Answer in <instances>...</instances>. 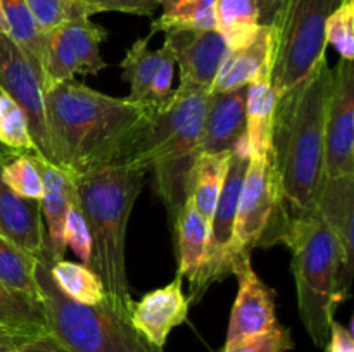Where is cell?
<instances>
[{"instance_id":"6da1fadb","label":"cell","mask_w":354,"mask_h":352,"mask_svg":"<svg viewBox=\"0 0 354 352\" xmlns=\"http://www.w3.org/2000/svg\"><path fill=\"white\" fill-rule=\"evenodd\" d=\"M332 68L325 55L299 86L277 100L268 159L277 190V217L265 247L280 242L290 219L317 209L325 183V114Z\"/></svg>"},{"instance_id":"7a4b0ae2","label":"cell","mask_w":354,"mask_h":352,"mask_svg":"<svg viewBox=\"0 0 354 352\" xmlns=\"http://www.w3.org/2000/svg\"><path fill=\"white\" fill-rule=\"evenodd\" d=\"M44 99L52 162L73 178L120 162L152 114L76 81L48 86Z\"/></svg>"},{"instance_id":"3957f363","label":"cell","mask_w":354,"mask_h":352,"mask_svg":"<svg viewBox=\"0 0 354 352\" xmlns=\"http://www.w3.org/2000/svg\"><path fill=\"white\" fill-rule=\"evenodd\" d=\"M147 171L114 162L75 179L78 209L88 226L92 252L88 268L100 278L109 306L130 317L133 299L127 275V226Z\"/></svg>"},{"instance_id":"277c9868","label":"cell","mask_w":354,"mask_h":352,"mask_svg":"<svg viewBox=\"0 0 354 352\" xmlns=\"http://www.w3.org/2000/svg\"><path fill=\"white\" fill-rule=\"evenodd\" d=\"M209 99L211 93L175 90L171 100L151 114L120 161L152 171L158 195L173 224L185 204L189 175L201 155V133Z\"/></svg>"},{"instance_id":"5b68a950","label":"cell","mask_w":354,"mask_h":352,"mask_svg":"<svg viewBox=\"0 0 354 352\" xmlns=\"http://www.w3.org/2000/svg\"><path fill=\"white\" fill-rule=\"evenodd\" d=\"M47 242L35 266V282L40 293L47 333L40 342L47 352H162L142 337L130 317L109 306L83 304L66 295L50 275L52 264Z\"/></svg>"},{"instance_id":"8992f818","label":"cell","mask_w":354,"mask_h":352,"mask_svg":"<svg viewBox=\"0 0 354 352\" xmlns=\"http://www.w3.org/2000/svg\"><path fill=\"white\" fill-rule=\"evenodd\" d=\"M280 242L292 252L297 311L308 335L318 347H325L335 311L346 297L342 290L344 254L324 217L313 211L290 219Z\"/></svg>"},{"instance_id":"52a82bcc","label":"cell","mask_w":354,"mask_h":352,"mask_svg":"<svg viewBox=\"0 0 354 352\" xmlns=\"http://www.w3.org/2000/svg\"><path fill=\"white\" fill-rule=\"evenodd\" d=\"M342 0H282L270 23V81L282 99L327 55L325 24Z\"/></svg>"},{"instance_id":"ba28073f","label":"cell","mask_w":354,"mask_h":352,"mask_svg":"<svg viewBox=\"0 0 354 352\" xmlns=\"http://www.w3.org/2000/svg\"><path fill=\"white\" fill-rule=\"evenodd\" d=\"M248 164L249 147L248 138L244 135L230 154L223 188L218 197L209 223L206 259H204V264L197 278L190 283L192 293H190L189 300H194V302H197L206 293L209 285L221 282L228 275H232V242H234L235 216H237L239 195H241Z\"/></svg>"},{"instance_id":"9c48e42d","label":"cell","mask_w":354,"mask_h":352,"mask_svg":"<svg viewBox=\"0 0 354 352\" xmlns=\"http://www.w3.org/2000/svg\"><path fill=\"white\" fill-rule=\"evenodd\" d=\"M107 31L90 17L68 21L47 35V47L41 71L44 92L57 83L73 81L76 75H97L107 68L100 55V43Z\"/></svg>"},{"instance_id":"30bf717a","label":"cell","mask_w":354,"mask_h":352,"mask_svg":"<svg viewBox=\"0 0 354 352\" xmlns=\"http://www.w3.org/2000/svg\"><path fill=\"white\" fill-rule=\"evenodd\" d=\"M277 207L279 204L270 159H249L235 216L232 266L237 259L251 255L256 247H265L277 217Z\"/></svg>"},{"instance_id":"8fae6325","label":"cell","mask_w":354,"mask_h":352,"mask_svg":"<svg viewBox=\"0 0 354 352\" xmlns=\"http://www.w3.org/2000/svg\"><path fill=\"white\" fill-rule=\"evenodd\" d=\"M0 90L26 114L38 157L54 166L45 130L44 72L7 33H0Z\"/></svg>"},{"instance_id":"7c38bea8","label":"cell","mask_w":354,"mask_h":352,"mask_svg":"<svg viewBox=\"0 0 354 352\" xmlns=\"http://www.w3.org/2000/svg\"><path fill=\"white\" fill-rule=\"evenodd\" d=\"M354 176V64L341 59L332 68L325 114V178Z\"/></svg>"},{"instance_id":"4fadbf2b","label":"cell","mask_w":354,"mask_h":352,"mask_svg":"<svg viewBox=\"0 0 354 352\" xmlns=\"http://www.w3.org/2000/svg\"><path fill=\"white\" fill-rule=\"evenodd\" d=\"M151 37L138 38L128 48L121 62V78L130 85L128 99L154 113L171 100L176 62L175 52L166 40L161 48L151 50Z\"/></svg>"},{"instance_id":"5bb4252c","label":"cell","mask_w":354,"mask_h":352,"mask_svg":"<svg viewBox=\"0 0 354 352\" xmlns=\"http://www.w3.org/2000/svg\"><path fill=\"white\" fill-rule=\"evenodd\" d=\"M237 276L239 292L228 321L225 345L270 331L279 324L275 313V292L252 269L251 255L237 259L232 266Z\"/></svg>"},{"instance_id":"9a60e30c","label":"cell","mask_w":354,"mask_h":352,"mask_svg":"<svg viewBox=\"0 0 354 352\" xmlns=\"http://www.w3.org/2000/svg\"><path fill=\"white\" fill-rule=\"evenodd\" d=\"M166 41L175 52L180 68V92L211 93L220 66L228 54V45L216 30L171 31Z\"/></svg>"},{"instance_id":"2e32d148","label":"cell","mask_w":354,"mask_h":352,"mask_svg":"<svg viewBox=\"0 0 354 352\" xmlns=\"http://www.w3.org/2000/svg\"><path fill=\"white\" fill-rule=\"evenodd\" d=\"M182 286L183 276L178 273L168 285L152 290L138 302H133L130 313L131 324L154 347H165L173 328L183 324L189 317L190 300Z\"/></svg>"},{"instance_id":"e0dca14e","label":"cell","mask_w":354,"mask_h":352,"mask_svg":"<svg viewBox=\"0 0 354 352\" xmlns=\"http://www.w3.org/2000/svg\"><path fill=\"white\" fill-rule=\"evenodd\" d=\"M315 211L324 217L341 245L344 254L342 290L349 297L354 273V176L325 178Z\"/></svg>"},{"instance_id":"ac0fdd59","label":"cell","mask_w":354,"mask_h":352,"mask_svg":"<svg viewBox=\"0 0 354 352\" xmlns=\"http://www.w3.org/2000/svg\"><path fill=\"white\" fill-rule=\"evenodd\" d=\"M248 86L228 93H211L201 133V154L232 152L245 135Z\"/></svg>"},{"instance_id":"d6986e66","label":"cell","mask_w":354,"mask_h":352,"mask_svg":"<svg viewBox=\"0 0 354 352\" xmlns=\"http://www.w3.org/2000/svg\"><path fill=\"white\" fill-rule=\"evenodd\" d=\"M38 168L41 173L44 193L40 199L41 217H45L47 230H45V242L52 261L64 259L66 244L62 238L66 214L71 207H78V195H76L75 179L62 169L48 164L47 161L37 155Z\"/></svg>"},{"instance_id":"ffe728a7","label":"cell","mask_w":354,"mask_h":352,"mask_svg":"<svg viewBox=\"0 0 354 352\" xmlns=\"http://www.w3.org/2000/svg\"><path fill=\"white\" fill-rule=\"evenodd\" d=\"M0 233L37 257L45 245L40 200L16 195L0 182Z\"/></svg>"},{"instance_id":"44dd1931","label":"cell","mask_w":354,"mask_h":352,"mask_svg":"<svg viewBox=\"0 0 354 352\" xmlns=\"http://www.w3.org/2000/svg\"><path fill=\"white\" fill-rule=\"evenodd\" d=\"M277 100L279 99L270 81V66H266L248 85L245 138H248L249 159L268 157Z\"/></svg>"},{"instance_id":"7402d4cb","label":"cell","mask_w":354,"mask_h":352,"mask_svg":"<svg viewBox=\"0 0 354 352\" xmlns=\"http://www.w3.org/2000/svg\"><path fill=\"white\" fill-rule=\"evenodd\" d=\"M272 31L261 26L254 38L241 48L228 50L220 66L211 93H228L248 86L266 66H270Z\"/></svg>"},{"instance_id":"603a6c76","label":"cell","mask_w":354,"mask_h":352,"mask_svg":"<svg viewBox=\"0 0 354 352\" xmlns=\"http://www.w3.org/2000/svg\"><path fill=\"white\" fill-rule=\"evenodd\" d=\"M173 226L178 238V273L192 283L204 264L209 242V223L187 199L176 214Z\"/></svg>"},{"instance_id":"cb8c5ba5","label":"cell","mask_w":354,"mask_h":352,"mask_svg":"<svg viewBox=\"0 0 354 352\" xmlns=\"http://www.w3.org/2000/svg\"><path fill=\"white\" fill-rule=\"evenodd\" d=\"M232 152L201 154L194 164L187 182V199L192 200L196 209L211 223L218 197L223 188Z\"/></svg>"},{"instance_id":"d4e9b609","label":"cell","mask_w":354,"mask_h":352,"mask_svg":"<svg viewBox=\"0 0 354 352\" xmlns=\"http://www.w3.org/2000/svg\"><path fill=\"white\" fill-rule=\"evenodd\" d=\"M214 30L225 38L230 50L248 45L261 30L256 0H216Z\"/></svg>"},{"instance_id":"484cf974","label":"cell","mask_w":354,"mask_h":352,"mask_svg":"<svg viewBox=\"0 0 354 352\" xmlns=\"http://www.w3.org/2000/svg\"><path fill=\"white\" fill-rule=\"evenodd\" d=\"M161 16L152 21L151 33L203 31L214 28L216 0H156Z\"/></svg>"},{"instance_id":"4316f807","label":"cell","mask_w":354,"mask_h":352,"mask_svg":"<svg viewBox=\"0 0 354 352\" xmlns=\"http://www.w3.org/2000/svg\"><path fill=\"white\" fill-rule=\"evenodd\" d=\"M35 255L24 252L0 233V285L16 295L40 304V293L35 282Z\"/></svg>"},{"instance_id":"83f0119b","label":"cell","mask_w":354,"mask_h":352,"mask_svg":"<svg viewBox=\"0 0 354 352\" xmlns=\"http://www.w3.org/2000/svg\"><path fill=\"white\" fill-rule=\"evenodd\" d=\"M0 3L7 35L41 68L48 33L38 24L24 0H0Z\"/></svg>"},{"instance_id":"f1b7e54d","label":"cell","mask_w":354,"mask_h":352,"mask_svg":"<svg viewBox=\"0 0 354 352\" xmlns=\"http://www.w3.org/2000/svg\"><path fill=\"white\" fill-rule=\"evenodd\" d=\"M0 330L24 337L45 335L47 323L41 306L0 285Z\"/></svg>"},{"instance_id":"f546056e","label":"cell","mask_w":354,"mask_h":352,"mask_svg":"<svg viewBox=\"0 0 354 352\" xmlns=\"http://www.w3.org/2000/svg\"><path fill=\"white\" fill-rule=\"evenodd\" d=\"M50 275L55 285L73 300L83 304H102L107 300L102 282L88 266L61 259L50 264Z\"/></svg>"},{"instance_id":"4dcf8cb0","label":"cell","mask_w":354,"mask_h":352,"mask_svg":"<svg viewBox=\"0 0 354 352\" xmlns=\"http://www.w3.org/2000/svg\"><path fill=\"white\" fill-rule=\"evenodd\" d=\"M0 182L16 195L40 200L44 193V183H41L37 154H16V157L9 161L2 159Z\"/></svg>"},{"instance_id":"1f68e13d","label":"cell","mask_w":354,"mask_h":352,"mask_svg":"<svg viewBox=\"0 0 354 352\" xmlns=\"http://www.w3.org/2000/svg\"><path fill=\"white\" fill-rule=\"evenodd\" d=\"M0 145L14 154H37L26 114L0 90Z\"/></svg>"},{"instance_id":"d6a6232c","label":"cell","mask_w":354,"mask_h":352,"mask_svg":"<svg viewBox=\"0 0 354 352\" xmlns=\"http://www.w3.org/2000/svg\"><path fill=\"white\" fill-rule=\"evenodd\" d=\"M24 2L47 33L68 21L93 16L90 7L83 0H24Z\"/></svg>"},{"instance_id":"836d02e7","label":"cell","mask_w":354,"mask_h":352,"mask_svg":"<svg viewBox=\"0 0 354 352\" xmlns=\"http://www.w3.org/2000/svg\"><path fill=\"white\" fill-rule=\"evenodd\" d=\"M325 41L341 59L354 61V0H342L325 24Z\"/></svg>"},{"instance_id":"e575fe53","label":"cell","mask_w":354,"mask_h":352,"mask_svg":"<svg viewBox=\"0 0 354 352\" xmlns=\"http://www.w3.org/2000/svg\"><path fill=\"white\" fill-rule=\"evenodd\" d=\"M290 349H294L290 330L277 324L266 333L245 338L237 344L223 345L218 352H289Z\"/></svg>"},{"instance_id":"d590c367","label":"cell","mask_w":354,"mask_h":352,"mask_svg":"<svg viewBox=\"0 0 354 352\" xmlns=\"http://www.w3.org/2000/svg\"><path fill=\"white\" fill-rule=\"evenodd\" d=\"M66 247H71L75 255L82 259L83 264H88L90 252H92V240H90L88 226L85 223V217L80 213L78 207H71L66 214L64 230H62Z\"/></svg>"},{"instance_id":"8d00e7d4","label":"cell","mask_w":354,"mask_h":352,"mask_svg":"<svg viewBox=\"0 0 354 352\" xmlns=\"http://www.w3.org/2000/svg\"><path fill=\"white\" fill-rule=\"evenodd\" d=\"M92 14L99 12H124L135 16H152L159 9L156 0H83Z\"/></svg>"},{"instance_id":"74e56055","label":"cell","mask_w":354,"mask_h":352,"mask_svg":"<svg viewBox=\"0 0 354 352\" xmlns=\"http://www.w3.org/2000/svg\"><path fill=\"white\" fill-rule=\"evenodd\" d=\"M327 342V352H354L353 331L335 320L330 323Z\"/></svg>"},{"instance_id":"f35d334b","label":"cell","mask_w":354,"mask_h":352,"mask_svg":"<svg viewBox=\"0 0 354 352\" xmlns=\"http://www.w3.org/2000/svg\"><path fill=\"white\" fill-rule=\"evenodd\" d=\"M30 338L35 337H24V335L9 333V331H0V352H12L19 349L21 345L26 344Z\"/></svg>"},{"instance_id":"ab89813d","label":"cell","mask_w":354,"mask_h":352,"mask_svg":"<svg viewBox=\"0 0 354 352\" xmlns=\"http://www.w3.org/2000/svg\"><path fill=\"white\" fill-rule=\"evenodd\" d=\"M0 33H7V31H6V19H3V12H2V3H0Z\"/></svg>"},{"instance_id":"60d3db41","label":"cell","mask_w":354,"mask_h":352,"mask_svg":"<svg viewBox=\"0 0 354 352\" xmlns=\"http://www.w3.org/2000/svg\"><path fill=\"white\" fill-rule=\"evenodd\" d=\"M0 168H2V159H0Z\"/></svg>"},{"instance_id":"b9f144b4","label":"cell","mask_w":354,"mask_h":352,"mask_svg":"<svg viewBox=\"0 0 354 352\" xmlns=\"http://www.w3.org/2000/svg\"><path fill=\"white\" fill-rule=\"evenodd\" d=\"M0 331H3V330H0Z\"/></svg>"},{"instance_id":"7bdbcfd3","label":"cell","mask_w":354,"mask_h":352,"mask_svg":"<svg viewBox=\"0 0 354 352\" xmlns=\"http://www.w3.org/2000/svg\"><path fill=\"white\" fill-rule=\"evenodd\" d=\"M12 352H14V351H12Z\"/></svg>"}]
</instances>
